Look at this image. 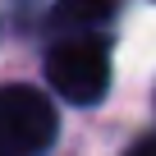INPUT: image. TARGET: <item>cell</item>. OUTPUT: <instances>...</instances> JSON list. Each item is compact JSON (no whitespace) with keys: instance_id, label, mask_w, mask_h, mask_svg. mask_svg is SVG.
Here are the masks:
<instances>
[{"instance_id":"obj_4","label":"cell","mask_w":156,"mask_h":156,"mask_svg":"<svg viewBox=\"0 0 156 156\" xmlns=\"http://www.w3.org/2000/svg\"><path fill=\"white\" fill-rule=\"evenodd\" d=\"M129 156H156V133H151V138H138V142L129 147Z\"/></svg>"},{"instance_id":"obj_3","label":"cell","mask_w":156,"mask_h":156,"mask_svg":"<svg viewBox=\"0 0 156 156\" xmlns=\"http://www.w3.org/2000/svg\"><path fill=\"white\" fill-rule=\"evenodd\" d=\"M115 9H119V0H60V5L51 9V23H55V28H78V32H87V28L110 23Z\"/></svg>"},{"instance_id":"obj_1","label":"cell","mask_w":156,"mask_h":156,"mask_svg":"<svg viewBox=\"0 0 156 156\" xmlns=\"http://www.w3.org/2000/svg\"><path fill=\"white\" fill-rule=\"evenodd\" d=\"M46 83L73 106H97L110 87V41L97 32L55 41L46 51Z\"/></svg>"},{"instance_id":"obj_2","label":"cell","mask_w":156,"mask_h":156,"mask_svg":"<svg viewBox=\"0 0 156 156\" xmlns=\"http://www.w3.org/2000/svg\"><path fill=\"white\" fill-rule=\"evenodd\" d=\"M60 133V115L46 92L28 83L0 87V156H41Z\"/></svg>"}]
</instances>
